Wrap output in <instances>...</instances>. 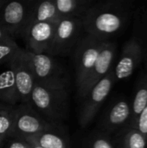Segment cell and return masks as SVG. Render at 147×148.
I'll return each mask as SVG.
<instances>
[{"instance_id": "cell-13", "label": "cell", "mask_w": 147, "mask_h": 148, "mask_svg": "<svg viewBox=\"0 0 147 148\" xmlns=\"http://www.w3.org/2000/svg\"><path fill=\"white\" fill-rule=\"evenodd\" d=\"M142 58L143 49L139 40L131 38L124 45L120 57L113 69L116 82L129 78L140 64Z\"/></svg>"}, {"instance_id": "cell-8", "label": "cell", "mask_w": 147, "mask_h": 148, "mask_svg": "<svg viewBox=\"0 0 147 148\" xmlns=\"http://www.w3.org/2000/svg\"><path fill=\"white\" fill-rule=\"evenodd\" d=\"M33 1L6 2L0 10V25L13 37L23 36L29 21Z\"/></svg>"}, {"instance_id": "cell-24", "label": "cell", "mask_w": 147, "mask_h": 148, "mask_svg": "<svg viewBox=\"0 0 147 148\" xmlns=\"http://www.w3.org/2000/svg\"><path fill=\"white\" fill-rule=\"evenodd\" d=\"M31 144L24 139L11 138L4 148H30Z\"/></svg>"}, {"instance_id": "cell-23", "label": "cell", "mask_w": 147, "mask_h": 148, "mask_svg": "<svg viewBox=\"0 0 147 148\" xmlns=\"http://www.w3.org/2000/svg\"><path fill=\"white\" fill-rule=\"evenodd\" d=\"M134 128L139 130L144 135L147 136V106L139 116Z\"/></svg>"}, {"instance_id": "cell-22", "label": "cell", "mask_w": 147, "mask_h": 148, "mask_svg": "<svg viewBox=\"0 0 147 148\" xmlns=\"http://www.w3.org/2000/svg\"><path fill=\"white\" fill-rule=\"evenodd\" d=\"M15 108L8 107L6 109L0 112V136L6 139H10L13 130Z\"/></svg>"}, {"instance_id": "cell-2", "label": "cell", "mask_w": 147, "mask_h": 148, "mask_svg": "<svg viewBox=\"0 0 147 148\" xmlns=\"http://www.w3.org/2000/svg\"><path fill=\"white\" fill-rule=\"evenodd\" d=\"M29 104L49 121L61 124L68 115V89L50 88L35 84Z\"/></svg>"}, {"instance_id": "cell-11", "label": "cell", "mask_w": 147, "mask_h": 148, "mask_svg": "<svg viewBox=\"0 0 147 148\" xmlns=\"http://www.w3.org/2000/svg\"><path fill=\"white\" fill-rule=\"evenodd\" d=\"M130 120L131 103L125 99H119L110 105L102 115L98 125V131L111 136L129 127Z\"/></svg>"}, {"instance_id": "cell-3", "label": "cell", "mask_w": 147, "mask_h": 148, "mask_svg": "<svg viewBox=\"0 0 147 148\" xmlns=\"http://www.w3.org/2000/svg\"><path fill=\"white\" fill-rule=\"evenodd\" d=\"M32 69L36 84L50 88L62 89L68 87V79L62 66L48 54H36L23 49Z\"/></svg>"}, {"instance_id": "cell-7", "label": "cell", "mask_w": 147, "mask_h": 148, "mask_svg": "<svg viewBox=\"0 0 147 148\" xmlns=\"http://www.w3.org/2000/svg\"><path fill=\"white\" fill-rule=\"evenodd\" d=\"M105 42L88 35L79 40L75 51V83L77 90L81 87L89 75Z\"/></svg>"}, {"instance_id": "cell-18", "label": "cell", "mask_w": 147, "mask_h": 148, "mask_svg": "<svg viewBox=\"0 0 147 148\" xmlns=\"http://www.w3.org/2000/svg\"><path fill=\"white\" fill-rule=\"evenodd\" d=\"M147 106V74L144 73L137 82L136 91L133 101L131 102V120L130 127H135L137 120L142 111Z\"/></svg>"}, {"instance_id": "cell-29", "label": "cell", "mask_w": 147, "mask_h": 148, "mask_svg": "<svg viewBox=\"0 0 147 148\" xmlns=\"http://www.w3.org/2000/svg\"><path fill=\"white\" fill-rule=\"evenodd\" d=\"M30 148H43V147H40V146H37V145H35V144H31Z\"/></svg>"}, {"instance_id": "cell-26", "label": "cell", "mask_w": 147, "mask_h": 148, "mask_svg": "<svg viewBox=\"0 0 147 148\" xmlns=\"http://www.w3.org/2000/svg\"><path fill=\"white\" fill-rule=\"evenodd\" d=\"M7 140H9V139H6V138H4V137L0 136V147H2L3 146V144L5 143V141H6Z\"/></svg>"}, {"instance_id": "cell-28", "label": "cell", "mask_w": 147, "mask_h": 148, "mask_svg": "<svg viewBox=\"0 0 147 148\" xmlns=\"http://www.w3.org/2000/svg\"><path fill=\"white\" fill-rule=\"evenodd\" d=\"M7 1H4V0H0V10H2V8H3V6L5 4V3H6Z\"/></svg>"}, {"instance_id": "cell-1", "label": "cell", "mask_w": 147, "mask_h": 148, "mask_svg": "<svg viewBox=\"0 0 147 148\" xmlns=\"http://www.w3.org/2000/svg\"><path fill=\"white\" fill-rule=\"evenodd\" d=\"M130 3L124 1H107L93 4L81 17L87 35L101 41L119 34L130 16Z\"/></svg>"}, {"instance_id": "cell-16", "label": "cell", "mask_w": 147, "mask_h": 148, "mask_svg": "<svg viewBox=\"0 0 147 148\" xmlns=\"http://www.w3.org/2000/svg\"><path fill=\"white\" fill-rule=\"evenodd\" d=\"M60 16L56 11L54 0L33 1L29 23H56Z\"/></svg>"}, {"instance_id": "cell-6", "label": "cell", "mask_w": 147, "mask_h": 148, "mask_svg": "<svg viewBox=\"0 0 147 148\" xmlns=\"http://www.w3.org/2000/svg\"><path fill=\"white\" fill-rule=\"evenodd\" d=\"M115 82L116 80L113 69H112L82 99L83 101L79 115V123L81 127H87L94 119L101 105L109 95Z\"/></svg>"}, {"instance_id": "cell-10", "label": "cell", "mask_w": 147, "mask_h": 148, "mask_svg": "<svg viewBox=\"0 0 147 148\" xmlns=\"http://www.w3.org/2000/svg\"><path fill=\"white\" fill-rule=\"evenodd\" d=\"M14 73L18 102L29 103L31 94L36 84L32 69L23 54V49L8 63Z\"/></svg>"}, {"instance_id": "cell-15", "label": "cell", "mask_w": 147, "mask_h": 148, "mask_svg": "<svg viewBox=\"0 0 147 148\" xmlns=\"http://www.w3.org/2000/svg\"><path fill=\"white\" fill-rule=\"evenodd\" d=\"M112 140L115 148H147V136L130 127L117 132Z\"/></svg>"}, {"instance_id": "cell-25", "label": "cell", "mask_w": 147, "mask_h": 148, "mask_svg": "<svg viewBox=\"0 0 147 148\" xmlns=\"http://www.w3.org/2000/svg\"><path fill=\"white\" fill-rule=\"evenodd\" d=\"M8 36H10L9 34H8V32L0 25V40L1 39H3V38H5V37H8Z\"/></svg>"}, {"instance_id": "cell-19", "label": "cell", "mask_w": 147, "mask_h": 148, "mask_svg": "<svg viewBox=\"0 0 147 148\" xmlns=\"http://www.w3.org/2000/svg\"><path fill=\"white\" fill-rule=\"evenodd\" d=\"M0 102L10 107L19 103L14 73L10 68L0 73Z\"/></svg>"}, {"instance_id": "cell-17", "label": "cell", "mask_w": 147, "mask_h": 148, "mask_svg": "<svg viewBox=\"0 0 147 148\" xmlns=\"http://www.w3.org/2000/svg\"><path fill=\"white\" fill-rule=\"evenodd\" d=\"M54 3L60 18H81L94 4L92 0H54Z\"/></svg>"}, {"instance_id": "cell-4", "label": "cell", "mask_w": 147, "mask_h": 148, "mask_svg": "<svg viewBox=\"0 0 147 148\" xmlns=\"http://www.w3.org/2000/svg\"><path fill=\"white\" fill-rule=\"evenodd\" d=\"M44 118L29 103H21L15 108V118L11 138L27 139L43 131L60 127Z\"/></svg>"}, {"instance_id": "cell-14", "label": "cell", "mask_w": 147, "mask_h": 148, "mask_svg": "<svg viewBox=\"0 0 147 148\" xmlns=\"http://www.w3.org/2000/svg\"><path fill=\"white\" fill-rule=\"evenodd\" d=\"M24 140L30 144H35L43 148H71L68 139L65 136L61 126L43 131Z\"/></svg>"}, {"instance_id": "cell-30", "label": "cell", "mask_w": 147, "mask_h": 148, "mask_svg": "<svg viewBox=\"0 0 147 148\" xmlns=\"http://www.w3.org/2000/svg\"><path fill=\"white\" fill-rule=\"evenodd\" d=\"M146 69H147V52H146ZM146 74H147V71H146Z\"/></svg>"}, {"instance_id": "cell-12", "label": "cell", "mask_w": 147, "mask_h": 148, "mask_svg": "<svg viewBox=\"0 0 147 148\" xmlns=\"http://www.w3.org/2000/svg\"><path fill=\"white\" fill-rule=\"evenodd\" d=\"M56 23L42 22L28 24L22 36L26 43L25 49L36 54H46L52 42Z\"/></svg>"}, {"instance_id": "cell-21", "label": "cell", "mask_w": 147, "mask_h": 148, "mask_svg": "<svg viewBox=\"0 0 147 148\" xmlns=\"http://www.w3.org/2000/svg\"><path fill=\"white\" fill-rule=\"evenodd\" d=\"M13 37L8 36L0 40V65L9 63L21 50Z\"/></svg>"}, {"instance_id": "cell-9", "label": "cell", "mask_w": 147, "mask_h": 148, "mask_svg": "<svg viewBox=\"0 0 147 148\" xmlns=\"http://www.w3.org/2000/svg\"><path fill=\"white\" fill-rule=\"evenodd\" d=\"M116 51L117 44L115 42H110L109 40L104 42L93 69L81 87L77 90L80 99L82 100L93 87L103 79L113 69L112 66L116 56Z\"/></svg>"}, {"instance_id": "cell-20", "label": "cell", "mask_w": 147, "mask_h": 148, "mask_svg": "<svg viewBox=\"0 0 147 148\" xmlns=\"http://www.w3.org/2000/svg\"><path fill=\"white\" fill-rule=\"evenodd\" d=\"M82 148H115L111 136L100 131H94L83 140Z\"/></svg>"}, {"instance_id": "cell-5", "label": "cell", "mask_w": 147, "mask_h": 148, "mask_svg": "<svg viewBox=\"0 0 147 148\" xmlns=\"http://www.w3.org/2000/svg\"><path fill=\"white\" fill-rule=\"evenodd\" d=\"M82 29L81 18H60L55 24L53 39L46 54L53 57L55 56L68 55L79 42V37Z\"/></svg>"}, {"instance_id": "cell-27", "label": "cell", "mask_w": 147, "mask_h": 148, "mask_svg": "<svg viewBox=\"0 0 147 148\" xmlns=\"http://www.w3.org/2000/svg\"><path fill=\"white\" fill-rule=\"evenodd\" d=\"M8 107H10V106H7L5 104H3L2 102H0V112L3 111V110H4V109H6Z\"/></svg>"}]
</instances>
